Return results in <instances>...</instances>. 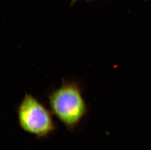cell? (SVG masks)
I'll return each mask as SVG.
<instances>
[{"label":"cell","mask_w":151,"mask_h":150,"mask_svg":"<svg viewBox=\"0 0 151 150\" xmlns=\"http://www.w3.org/2000/svg\"><path fill=\"white\" fill-rule=\"evenodd\" d=\"M48 98L51 113L69 130L76 129L88 113L81 87L77 82H63Z\"/></svg>","instance_id":"obj_1"},{"label":"cell","mask_w":151,"mask_h":150,"mask_svg":"<svg viewBox=\"0 0 151 150\" xmlns=\"http://www.w3.org/2000/svg\"><path fill=\"white\" fill-rule=\"evenodd\" d=\"M17 114L21 128L39 139L47 137L56 129L51 111L29 94L19 104Z\"/></svg>","instance_id":"obj_2"}]
</instances>
